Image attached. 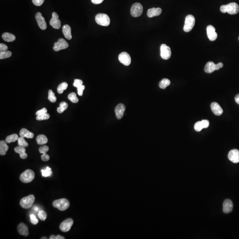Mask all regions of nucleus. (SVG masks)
Here are the masks:
<instances>
[{
  "label": "nucleus",
  "mask_w": 239,
  "mask_h": 239,
  "mask_svg": "<svg viewBox=\"0 0 239 239\" xmlns=\"http://www.w3.org/2000/svg\"><path fill=\"white\" fill-rule=\"evenodd\" d=\"M53 206L60 211H65L69 207L70 203L66 198H61L55 200L52 203Z\"/></svg>",
  "instance_id": "nucleus-1"
},
{
  "label": "nucleus",
  "mask_w": 239,
  "mask_h": 239,
  "mask_svg": "<svg viewBox=\"0 0 239 239\" xmlns=\"http://www.w3.org/2000/svg\"><path fill=\"white\" fill-rule=\"evenodd\" d=\"M35 174L33 171L28 169L25 171L23 173L20 175V179L22 182L27 183L33 181L35 178Z\"/></svg>",
  "instance_id": "nucleus-2"
},
{
  "label": "nucleus",
  "mask_w": 239,
  "mask_h": 239,
  "mask_svg": "<svg viewBox=\"0 0 239 239\" xmlns=\"http://www.w3.org/2000/svg\"><path fill=\"white\" fill-rule=\"evenodd\" d=\"M35 200V197L34 195L31 194L21 199L20 205L24 209H28L33 206Z\"/></svg>",
  "instance_id": "nucleus-3"
},
{
  "label": "nucleus",
  "mask_w": 239,
  "mask_h": 239,
  "mask_svg": "<svg viewBox=\"0 0 239 239\" xmlns=\"http://www.w3.org/2000/svg\"><path fill=\"white\" fill-rule=\"evenodd\" d=\"M96 23L103 26H108L110 24V20L109 16L106 14L99 13L95 17Z\"/></svg>",
  "instance_id": "nucleus-4"
},
{
  "label": "nucleus",
  "mask_w": 239,
  "mask_h": 239,
  "mask_svg": "<svg viewBox=\"0 0 239 239\" xmlns=\"http://www.w3.org/2000/svg\"><path fill=\"white\" fill-rule=\"evenodd\" d=\"M195 23L194 17L192 15H189L186 17L185 24L184 26V31L186 33L190 32L193 29Z\"/></svg>",
  "instance_id": "nucleus-5"
},
{
  "label": "nucleus",
  "mask_w": 239,
  "mask_h": 239,
  "mask_svg": "<svg viewBox=\"0 0 239 239\" xmlns=\"http://www.w3.org/2000/svg\"><path fill=\"white\" fill-rule=\"evenodd\" d=\"M143 11V7L139 3H136L132 5L131 9V14L133 17L140 16Z\"/></svg>",
  "instance_id": "nucleus-6"
},
{
  "label": "nucleus",
  "mask_w": 239,
  "mask_h": 239,
  "mask_svg": "<svg viewBox=\"0 0 239 239\" xmlns=\"http://www.w3.org/2000/svg\"><path fill=\"white\" fill-rule=\"evenodd\" d=\"M160 55L162 58L163 59H169L171 56V51L170 48L165 44H163L160 47Z\"/></svg>",
  "instance_id": "nucleus-7"
},
{
  "label": "nucleus",
  "mask_w": 239,
  "mask_h": 239,
  "mask_svg": "<svg viewBox=\"0 0 239 239\" xmlns=\"http://www.w3.org/2000/svg\"><path fill=\"white\" fill-rule=\"evenodd\" d=\"M68 46L69 45L68 42L63 39L60 38L58 39L57 42L54 44L53 49L55 51H58L67 48Z\"/></svg>",
  "instance_id": "nucleus-8"
},
{
  "label": "nucleus",
  "mask_w": 239,
  "mask_h": 239,
  "mask_svg": "<svg viewBox=\"0 0 239 239\" xmlns=\"http://www.w3.org/2000/svg\"><path fill=\"white\" fill-rule=\"evenodd\" d=\"M73 223V220L72 219H67L61 223L59 226L60 229L63 232H67L71 229Z\"/></svg>",
  "instance_id": "nucleus-9"
},
{
  "label": "nucleus",
  "mask_w": 239,
  "mask_h": 239,
  "mask_svg": "<svg viewBox=\"0 0 239 239\" xmlns=\"http://www.w3.org/2000/svg\"><path fill=\"white\" fill-rule=\"evenodd\" d=\"M118 59L120 62L125 66H129L131 64V57L127 52H123L120 53L119 55Z\"/></svg>",
  "instance_id": "nucleus-10"
},
{
  "label": "nucleus",
  "mask_w": 239,
  "mask_h": 239,
  "mask_svg": "<svg viewBox=\"0 0 239 239\" xmlns=\"http://www.w3.org/2000/svg\"><path fill=\"white\" fill-rule=\"evenodd\" d=\"M50 25L55 29H58L61 27V22L59 19V15L56 13H52V18L50 22Z\"/></svg>",
  "instance_id": "nucleus-11"
},
{
  "label": "nucleus",
  "mask_w": 239,
  "mask_h": 239,
  "mask_svg": "<svg viewBox=\"0 0 239 239\" xmlns=\"http://www.w3.org/2000/svg\"><path fill=\"white\" fill-rule=\"evenodd\" d=\"M36 19L39 26L40 29L43 30H45L47 27L46 22L45 18L42 16V14L38 12L36 15Z\"/></svg>",
  "instance_id": "nucleus-12"
},
{
  "label": "nucleus",
  "mask_w": 239,
  "mask_h": 239,
  "mask_svg": "<svg viewBox=\"0 0 239 239\" xmlns=\"http://www.w3.org/2000/svg\"><path fill=\"white\" fill-rule=\"evenodd\" d=\"M227 13L231 15H235L239 11V6L238 4L235 2L231 3L226 4Z\"/></svg>",
  "instance_id": "nucleus-13"
},
{
  "label": "nucleus",
  "mask_w": 239,
  "mask_h": 239,
  "mask_svg": "<svg viewBox=\"0 0 239 239\" xmlns=\"http://www.w3.org/2000/svg\"><path fill=\"white\" fill-rule=\"evenodd\" d=\"M209 125V122L206 120H203L202 121L196 122L194 126V128L197 131H200L203 128H207Z\"/></svg>",
  "instance_id": "nucleus-14"
},
{
  "label": "nucleus",
  "mask_w": 239,
  "mask_h": 239,
  "mask_svg": "<svg viewBox=\"0 0 239 239\" xmlns=\"http://www.w3.org/2000/svg\"><path fill=\"white\" fill-rule=\"evenodd\" d=\"M228 158L229 160L233 163H237L239 162V151L238 149L231 150L228 154Z\"/></svg>",
  "instance_id": "nucleus-15"
},
{
  "label": "nucleus",
  "mask_w": 239,
  "mask_h": 239,
  "mask_svg": "<svg viewBox=\"0 0 239 239\" xmlns=\"http://www.w3.org/2000/svg\"><path fill=\"white\" fill-rule=\"evenodd\" d=\"M215 28L213 26L209 25L207 27V33L209 40L214 41L217 39V34L215 31Z\"/></svg>",
  "instance_id": "nucleus-16"
},
{
  "label": "nucleus",
  "mask_w": 239,
  "mask_h": 239,
  "mask_svg": "<svg viewBox=\"0 0 239 239\" xmlns=\"http://www.w3.org/2000/svg\"><path fill=\"white\" fill-rule=\"evenodd\" d=\"M125 110V106L123 104H119L116 106L115 109V112L117 119L120 120L122 118Z\"/></svg>",
  "instance_id": "nucleus-17"
},
{
  "label": "nucleus",
  "mask_w": 239,
  "mask_h": 239,
  "mask_svg": "<svg viewBox=\"0 0 239 239\" xmlns=\"http://www.w3.org/2000/svg\"><path fill=\"white\" fill-rule=\"evenodd\" d=\"M233 203L229 199H226L224 201L223 205V212L225 214H229L232 211L233 209Z\"/></svg>",
  "instance_id": "nucleus-18"
},
{
  "label": "nucleus",
  "mask_w": 239,
  "mask_h": 239,
  "mask_svg": "<svg viewBox=\"0 0 239 239\" xmlns=\"http://www.w3.org/2000/svg\"><path fill=\"white\" fill-rule=\"evenodd\" d=\"M49 147L46 145L42 146L40 147L39 148V152L40 153L43 154V155L41 156V160L43 161L46 162L48 161L50 159L49 155H48L47 153L49 151Z\"/></svg>",
  "instance_id": "nucleus-19"
},
{
  "label": "nucleus",
  "mask_w": 239,
  "mask_h": 239,
  "mask_svg": "<svg viewBox=\"0 0 239 239\" xmlns=\"http://www.w3.org/2000/svg\"><path fill=\"white\" fill-rule=\"evenodd\" d=\"M211 108L212 112L215 115L220 116L223 114V109L217 103H212L211 105Z\"/></svg>",
  "instance_id": "nucleus-20"
},
{
  "label": "nucleus",
  "mask_w": 239,
  "mask_h": 239,
  "mask_svg": "<svg viewBox=\"0 0 239 239\" xmlns=\"http://www.w3.org/2000/svg\"><path fill=\"white\" fill-rule=\"evenodd\" d=\"M18 232L19 234L22 236L27 237L29 235V231L27 226L23 223H21L18 225L17 227Z\"/></svg>",
  "instance_id": "nucleus-21"
},
{
  "label": "nucleus",
  "mask_w": 239,
  "mask_h": 239,
  "mask_svg": "<svg viewBox=\"0 0 239 239\" xmlns=\"http://www.w3.org/2000/svg\"><path fill=\"white\" fill-rule=\"evenodd\" d=\"M162 10L160 8H153L149 9L147 12V15L149 17H153L154 16H158L162 13Z\"/></svg>",
  "instance_id": "nucleus-22"
},
{
  "label": "nucleus",
  "mask_w": 239,
  "mask_h": 239,
  "mask_svg": "<svg viewBox=\"0 0 239 239\" xmlns=\"http://www.w3.org/2000/svg\"><path fill=\"white\" fill-rule=\"evenodd\" d=\"M62 32L63 35L67 39L70 40L72 38L71 30L70 26L68 25H64L62 27Z\"/></svg>",
  "instance_id": "nucleus-23"
},
{
  "label": "nucleus",
  "mask_w": 239,
  "mask_h": 239,
  "mask_svg": "<svg viewBox=\"0 0 239 239\" xmlns=\"http://www.w3.org/2000/svg\"><path fill=\"white\" fill-rule=\"evenodd\" d=\"M14 151L15 152L18 153L20 155V157L22 159H25L27 158V155L25 152V148L18 146L15 148Z\"/></svg>",
  "instance_id": "nucleus-24"
},
{
  "label": "nucleus",
  "mask_w": 239,
  "mask_h": 239,
  "mask_svg": "<svg viewBox=\"0 0 239 239\" xmlns=\"http://www.w3.org/2000/svg\"><path fill=\"white\" fill-rule=\"evenodd\" d=\"M204 71L206 73H212L216 71V64L213 62H209L205 66Z\"/></svg>",
  "instance_id": "nucleus-25"
},
{
  "label": "nucleus",
  "mask_w": 239,
  "mask_h": 239,
  "mask_svg": "<svg viewBox=\"0 0 239 239\" xmlns=\"http://www.w3.org/2000/svg\"><path fill=\"white\" fill-rule=\"evenodd\" d=\"M20 135L21 137L27 138L32 139L33 138L34 135L33 132H30L26 128H22L20 131Z\"/></svg>",
  "instance_id": "nucleus-26"
},
{
  "label": "nucleus",
  "mask_w": 239,
  "mask_h": 239,
  "mask_svg": "<svg viewBox=\"0 0 239 239\" xmlns=\"http://www.w3.org/2000/svg\"><path fill=\"white\" fill-rule=\"evenodd\" d=\"M9 146L7 145L5 141L2 140L0 142V155H6V152L9 149Z\"/></svg>",
  "instance_id": "nucleus-27"
},
{
  "label": "nucleus",
  "mask_w": 239,
  "mask_h": 239,
  "mask_svg": "<svg viewBox=\"0 0 239 239\" xmlns=\"http://www.w3.org/2000/svg\"><path fill=\"white\" fill-rule=\"evenodd\" d=\"M3 39L7 42H13L16 39V36L14 35L8 33H5L2 35Z\"/></svg>",
  "instance_id": "nucleus-28"
},
{
  "label": "nucleus",
  "mask_w": 239,
  "mask_h": 239,
  "mask_svg": "<svg viewBox=\"0 0 239 239\" xmlns=\"http://www.w3.org/2000/svg\"><path fill=\"white\" fill-rule=\"evenodd\" d=\"M37 143L39 145H44L48 143L47 137L44 135H39L36 138Z\"/></svg>",
  "instance_id": "nucleus-29"
},
{
  "label": "nucleus",
  "mask_w": 239,
  "mask_h": 239,
  "mask_svg": "<svg viewBox=\"0 0 239 239\" xmlns=\"http://www.w3.org/2000/svg\"><path fill=\"white\" fill-rule=\"evenodd\" d=\"M19 138L17 134H12V135L8 136V137L6 138L5 141L7 143H12V142H16V140H18Z\"/></svg>",
  "instance_id": "nucleus-30"
},
{
  "label": "nucleus",
  "mask_w": 239,
  "mask_h": 239,
  "mask_svg": "<svg viewBox=\"0 0 239 239\" xmlns=\"http://www.w3.org/2000/svg\"><path fill=\"white\" fill-rule=\"evenodd\" d=\"M171 84V81L167 79L162 80L159 83V86L161 89H165Z\"/></svg>",
  "instance_id": "nucleus-31"
},
{
  "label": "nucleus",
  "mask_w": 239,
  "mask_h": 239,
  "mask_svg": "<svg viewBox=\"0 0 239 239\" xmlns=\"http://www.w3.org/2000/svg\"><path fill=\"white\" fill-rule=\"evenodd\" d=\"M68 87V84L66 82H63L61 83L57 88V92L59 94L63 93L65 90H67Z\"/></svg>",
  "instance_id": "nucleus-32"
},
{
  "label": "nucleus",
  "mask_w": 239,
  "mask_h": 239,
  "mask_svg": "<svg viewBox=\"0 0 239 239\" xmlns=\"http://www.w3.org/2000/svg\"><path fill=\"white\" fill-rule=\"evenodd\" d=\"M68 105L66 102H62L60 104L59 107L57 108V112L59 114H62L64 111L67 109Z\"/></svg>",
  "instance_id": "nucleus-33"
},
{
  "label": "nucleus",
  "mask_w": 239,
  "mask_h": 239,
  "mask_svg": "<svg viewBox=\"0 0 239 239\" xmlns=\"http://www.w3.org/2000/svg\"><path fill=\"white\" fill-rule=\"evenodd\" d=\"M41 172H42V176L44 177H47L51 176L52 173L51 168L48 167H47L45 170H41Z\"/></svg>",
  "instance_id": "nucleus-34"
},
{
  "label": "nucleus",
  "mask_w": 239,
  "mask_h": 239,
  "mask_svg": "<svg viewBox=\"0 0 239 239\" xmlns=\"http://www.w3.org/2000/svg\"><path fill=\"white\" fill-rule=\"evenodd\" d=\"M68 98L72 102L76 103L79 102V99L76 96V94L74 92L71 93L68 96Z\"/></svg>",
  "instance_id": "nucleus-35"
},
{
  "label": "nucleus",
  "mask_w": 239,
  "mask_h": 239,
  "mask_svg": "<svg viewBox=\"0 0 239 239\" xmlns=\"http://www.w3.org/2000/svg\"><path fill=\"white\" fill-rule=\"evenodd\" d=\"M11 56V52L10 51H8V50L0 52V59H1L8 58L10 57Z\"/></svg>",
  "instance_id": "nucleus-36"
},
{
  "label": "nucleus",
  "mask_w": 239,
  "mask_h": 239,
  "mask_svg": "<svg viewBox=\"0 0 239 239\" xmlns=\"http://www.w3.org/2000/svg\"><path fill=\"white\" fill-rule=\"evenodd\" d=\"M48 99L51 102L54 103L56 101L57 98L54 93L52 90H50L48 91Z\"/></svg>",
  "instance_id": "nucleus-37"
},
{
  "label": "nucleus",
  "mask_w": 239,
  "mask_h": 239,
  "mask_svg": "<svg viewBox=\"0 0 239 239\" xmlns=\"http://www.w3.org/2000/svg\"><path fill=\"white\" fill-rule=\"evenodd\" d=\"M18 145L20 147H24V148H26L28 147V144L27 142L25 140L24 138L22 137H19L18 139Z\"/></svg>",
  "instance_id": "nucleus-38"
},
{
  "label": "nucleus",
  "mask_w": 239,
  "mask_h": 239,
  "mask_svg": "<svg viewBox=\"0 0 239 239\" xmlns=\"http://www.w3.org/2000/svg\"><path fill=\"white\" fill-rule=\"evenodd\" d=\"M38 216L39 218L41 220L45 221L47 217V214L46 212H45L44 210H40L39 212Z\"/></svg>",
  "instance_id": "nucleus-39"
},
{
  "label": "nucleus",
  "mask_w": 239,
  "mask_h": 239,
  "mask_svg": "<svg viewBox=\"0 0 239 239\" xmlns=\"http://www.w3.org/2000/svg\"><path fill=\"white\" fill-rule=\"evenodd\" d=\"M50 116L48 113L40 115L37 116L36 119L38 120H45L49 119Z\"/></svg>",
  "instance_id": "nucleus-40"
},
{
  "label": "nucleus",
  "mask_w": 239,
  "mask_h": 239,
  "mask_svg": "<svg viewBox=\"0 0 239 239\" xmlns=\"http://www.w3.org/2000/svg\"><path fill=\"white\" fill-rule=\"evenodd\" d=\"M30 221L33 225H36L38 223V220L36 218L35 216L34 215H31L30 216Z\"/></svg>",
  "instance_id": "nucleus-41"
},
{
  "label": "nucleus",
  "mask_w": 239,
  "mask_h": 239,
  "mask_svg": "<svg viewBox=\"0 0 239 239\" xmlns=\"http://www.w3.org/2000/svg\"><path fill=\"white\" fill-rule=\"evenodd\" d=\"M83 85V82L82 80L80 79H76L74 80V82H73V85L74 87H79L81 85Z\"/></svg>",
  "instance_id": "nucleus-42"
},
{
  "label": "nucleus",
  "mask_w": 239,
  "mask_h": 239,
  "mask_svg": "<svg viewBox=\"0 0 239 239\" xmlns=\"http://www.w3.org/2000/svg\"><path fill=\"white\" fill-rule=\"evenodd\" d=\"M85 85H82L80 86L79 87L77 88L78 95L80 96H82V94H83V92L84 90H85Z\"/></svg>",
  "instance_id": "nucleus-43"
},
{
  "label": "nucleus",
  "mask_w": 239,
  "mask_h": 239,
  "mask_svg": "<svg viewBox=\"0 0 239 239\" xmlns=\"http://www.w3.org/2000/svg\"><path fill=\"white\" fill-rule=\"evenodd\" d=\"M47 109L45 108H42L41 110H38V111H37L36 114V116L44 114H46V113H47Z\"/></svg>",
  "instance_id": "nucleus-44"
},
{
  "label": "nucleus",
  "mask_w": 239,
  "mask_h": 239,
  "mask_svg": "<svg viewBox=\"0 0 239 239\" xmlns=\"http://www.w3.org/2000/svg\"><path fill=\"white\" fill-rule=\"evenodd\" d=\"M33 3L36 6H41L44 3L45 0H32Z\"/></svg>",
  "instance_id": "nucleus-45"
},
{
  "label": "nucleus",
  "mask_w": 239,
  "mask_h": 239,
  "mask_svg": "<svg viewBox=\"0 0 239 239\" xmlns=\"http://www.w3.org/2000/svg\"><path fill=\"white\" fill-rule=\"evenodd\" d=\"M8 48L7 45L3 44H0V51H7L8 50Z\"/></svg>",
  "instance_id": "nucleus-46"
},
{
  "label": "nucleus",
  "mask_w": 239,
  "mask_h": 239,
  "mask_svg": "<svg viewBox=\"0 0 239 239\" xmlns=\"http://www.w3.org/2000/svg\"><path fill=\"white\" fill-rule=\"evenodd\" d=\"M220 10L222 13H227L226 5H223L220 6Z\"/></svg>",
  "instance_id": "nucleus-47"
},
{
  "label": "nucleus",
  "mask_w": 239,
  "mask_h": 239,
  "mask_svg": "<svg viewBox=\"0 0 239 239\" xmlns=\"http://www.w3.org/2000/svg\"><path fill=\"white\" fill-rule=\"evenodd\" d=\"M223 67V64L222 62H219L217 64H216V71L219 70L220 69Z\"/></svg>",
  "instance_id": "nucleus-48"
},
{
  "label": "nucleus",
  "mask_w": 239,
  "mask_h": 239,
  "mask_svg": "<svg viewBox=\"0 0 239 239\" xmlns=\"http://www.w3.org/2000/svg\"><path fill=\"white\" fill-rule=\"evenodd\" d=\"M104 0H91L92 2L95 4H100Z\"/></svg>",
  "instance_id": "nucleus-49"
},
{
  "label": "nucleus",
  "mask_w": 239,
  "mask_h": 239,
  "mask_svg": "<svg viewBox=\"0 0 239 239\" xmlns=\"http://www.w3.org/2000/svg\"><path fill=\"white\" fill-rule=\"evenodd\" d=\"M235 102L239 105V94H237L235 97Z\"/></svg>",
  "instance_id": "nucleus-50"
},
{
  "label": "nucleus",
  "mask_w": 239,
  "mask_h": 239,
  "mask_svg": "<svg viewBox=\"0 0 239 239\" xmlns=\"http://www.w3.org/2000/svg\"><path fill=\"white\" fill-rule=\"evenodd\" d=\"M65 238L62 236H61L60 235H58L56 236V239H64Z\"/></svg>",
  "instance_id": "nucleus-51"
},
{
  "label": "nucleus",
  "mask_w": 239,
  "mask_h": 239,
  "mask_svg": "<svg viewBox=\"0 0 239 239\" xmlns=\"http://www.w3.org/2000/svg\"><path fill=\"white\" fill-rule=\"evenodd\" d=\"M56 236H55V235H51V236L50 237L49 239H56Z\"/></svg>",
  "instance_id": "nucleus-52"
},
{
  "label": "nucleus",
  "mask_w": 239,
  "mask_h": 239,
  "mask_svg": "<svg viewBox=\"0 0 239 239\" xmlns=\"http://www.w3.org/2000/svg\"><path fill=\"white\" fill-rule=\"evenodd\" d=\"M33 209H34V210H35L36 211V212H37V211H38L39 210L38 208L37 207H35Z\"/></svg>",
  "instance_id": "nucleus-53"
},
{
  "label": "nucleus",
  "mask_w": 239,
  "mask_h": 239,
  "mask_svg": "<svg viewBox=\"0 0 239 239\" xmlns=\"http://www.w3.org/2000/svg\"><path fill=\"white\" fill-rule=\"evenodd\" d=\"M48 239V238H46V237H43V238H41V239Z\"/></svg>",
  "instance_id": "nucleus-54"
},
{
  "label": "nucleus",
  "mask_w": 239,
  "mask_h": 239,
  "mask_svg": "<svg viewBox=\"0 0 239 239\" xmlns=\"http://www.w3.org/2000/svg\"></svg>",
  "instance_id": "nucleus-55"
}]
</instances>
